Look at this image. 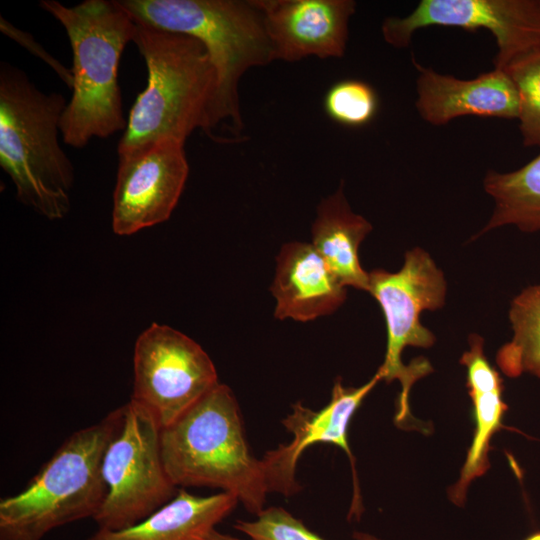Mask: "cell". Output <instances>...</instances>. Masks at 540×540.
Listing matches in <instances>:
<instances>
[{
  "label": "cell",
  "instance_id": "obj_22",
  "mask_svg": "<svg viewBox=\"0 0 540 540\" xmlns=\"http://www.w3.org/2000/svg\"><path fill=\"white\" fill-rule=\"evenodd\" d=\"M323 105L325 113L334 122L348 127H360L375 117L378 97L368 83L343 80L328 89Z\"/></svg>",
  "mask_w": 540,
  "mask_h": 540
},
{
  "label": "cell",
  "instance_id": "obj_2",
  "mask_svg": "<svg viewBox=\"0 0 540 540\" xmlns=\"http://www.w3.org/2000/svg\"><path fill=\"white\" fill-rule=\"evenodd\" d=\"M40 6L62 24L73 54V92L60 120L63 142L80 149L92 138L124 131L118 68L136 35L135 20L117 0H85L72 7L42 0Z\"/></svg>",
  "mask_w": 540,
  "mask_h": 540
},
{
  "label": "cell",
  "instance_id": "obj_8",
  "mask_svg": "<svg viewBox=\"0 0 540 540\" xmlns=\"http://www.w3.org/2000/svg\"><path fill=\"white\" fill-rule=\"evenodd\" d=\"M122 422L102 459L104 502L93 520L98 529L119 530L143 520L176 494L162 460L161 427L152 414L129 400Z\"/></svg>",
  "mask_w": 540,
  "mask_h": 540
},
{
  "label": "cell",
  "instance_id": "obj_21",
  "mask_svg": "<svg viewBox=\"0 0 540 540\" xmlns=\"http://www.w3.org/2000/svg\"><path fill=\"white\" fill-rule=\"evenodd\" d=\"M519 99V129L524 146L540 147V50L525 54L504 69Z\"/></svg>",
  "mask_w": 540,
  "mask_h": 540
},
{
  "label": "cell",
  "instance_id": "obj_25",
  "mask_svg": "<svg viewBox=\"0 0 540 540\" xmlns=\"http://www.w3.org/2000/svg\"><path fill=\"white\" fill-rule=\"evenodd\" d=\"M190 540H250L248 538L235 537L229 534L219 532L216 528L208 531L207 533L194 537Z\"/></svg>",
  "mask_w": 540,
  "mask_h": 540
},
{
  "label": "cell",
  "instance_id": "obj_24",
  "mask_svg": "<svg viewBox=\"0 0 540 540\" xmlns=\"http://www.w3.org/2000/svg\"><path fill=\"white\" fill-rule=\"evenodd\" d=\"M0 20V30L4 34L8 35L10 38H13L19 44L24 46L26 49H29L33 54L45 61L61 78V80L72 89L73 75L71 69L68 70L59 61L48 54L38 43H36L32 35L17 29L3 17H1Z\"/></svg>",
  "mask_w": 540,
  "mask_h": 540
},
{
  "label": "cell",
  "instance_id": "obj_19",
  "mask_svg": "<svg viewBox=\"0 0 540 540\" xmlns=\"http://www.w3.org/2000/svg\"><path fill=\"white\" fill-rule=\"evenodd\" d=\"M483 186L494 210L480 234L506 225L540 231V154L515 171H488Z\"/></svg>",
  "mask_w": 540,
  "mask_h": 540
},
{
  "label": "cell",
  "instance_id": "obj_13",
  "mask_svg": "<svg viewBox=\"0 0 540 540\" xmlns=\"http://www.w3.org/2000/svg\"><path fill=\"white\" fill-rule=\"evenodd\" d=\"M261 12L273 59L300 61L309 56L345 54L353 0H251Z\"/></svg>",
  "mask_w": 540,
  "mask_h": 540
},
{
  "label": "cell",
  "instance_id": "obj_17",
  "mask_svg": "<svg viewBox=\"0 0 540 540\" xmlns=\"http://www.w3.org/2000/svg\"><path fill=\"white\" fill-rule=\"evenodd\" d=\"M238 503L226 492L198 496L181 488L136 524L119 530L97 529L86 540H190L214 529Z\"/></svg>",
  "mask_w": 540,
  "mask_h": 540
},
{
  "label": "cell",
  "instance_id": "obj_18",
  "mask_svg": "<svg viewBox=\"0 0 540 540\" xmlns=\"http://www.w3.org/2000/svg\"><path fill=\"white\" fill-rule=\"evenodd\" d=\"M371 230L370 222L352 211L342 185L317 206L311 244L345 287L368 291L369 272L361 266L359 247Z\"/></svg>",
  "mask_w": 540,
  "mask_h": 540
},
{
  "label": "cell",
  "instance_id": "obj_16",
  "mask_svg": "<svg viewBox=\"0 0 540 540\" xmlns=\"http://www.w3.org/2000/svg\"><path fill=\"white\" fill-rule=\"evenodd\" d=\"M460 363L467 370V387L473 405L475 430L459 480L449 489L450 500L458 506L465 502L470 483L489 468L488 453L492 437L503 427L507 405L503 400V380L483 351V339L472 334L469 349Z\"/></svg>",
  "mask_w": 540,
  "mask_h": 540
},
{
  "label": "cell",
  "instance_id": "obj_14",
  "mask_svg": "<svg viewBox=\"0 0 540 540\" xmlns=\"http://www.w3.org/2000/svg\"><path fill=\"white\" fill-rule=\"evenodd\" d=\"M416 108L421 118L435 126L445 125L462 116L518 118L516 87L501 69L483 73L471 80L440 74L414 62Z\"/></svg>",
  "mask_w": 540,
  "mask_h": 540
},
{
  "label": "cell",
  "instance_id": "obj_9",
  "mask_svg": "<svg viewBox=\"0 0 540 540\" xmlns=\"http://www.w3.org/2000/svg\"><path fill=\"white\" fill-rule=\"evenodd\" d=\"M130 400L156 419L161 429L175 422L219 384L213 361L182 332L158 323L137 338Z\"/></svg>",
  "mask_w": 540,
  "mask_h": 540
},
{
  "label": "cell",
  "instance_id": "obj_6",
  "mask_svg": "<svg viewBox=\"0 0 540 540\" xmlns=\"http://www.w3.org/2000/svg\"><path fill=\"white\" fill-rule=\"evenodd\" d=\"M123 418L122 406L73 432L18 493L0 500V540H42L50 531L94 518L106 495L102 459Z\"/></svg>",
  "mask_w": 540,
  "mask_h": 540
},
{
  "label": "cell",
  "instance_id": "obj_26",
  "mask_svg": "<svg viewBox=\"0 0 540 540\" xmlns=\"http://www.w3.org/2000/svg\"><path fill=\"white\" fill-rule=\"evenodd\" d=\"M524 540H540V531L531 533Z\"/></svg>",
  "mask_w": 540,
  "mask_h": 540
},
{
  "label": "cell",
  "instance_id": "obj_5",
  "mask_svg": "<svg viewBox=\"0 0 540 540\" xmlns=\"http://www.w3.org/2000/svg\"><path fill=\"white\" fill-rule=\"evenodd\" d=\"M67 102L60 93H44L19 68L0 64V166L17 198L50 220L70 209L73 165L58 135Z\"/></svg>",
  "mask_w": 540,
  "mask_h": 540
},
{
  "label": "cell",
  "instance_id": "obj_4",
  "mask_svg": "<svg viewBox=\"0 0 540 540\" xmlns=\"http://www.w3.org/2000/svg\"><path fill=\"white\" fill-rule=\"evenodd\" d=\"M237 399L219 383L161 429L165 470L177 487H209L234 495L259 514L269 493L261 459L250 451Z\"/></svg>",
  "mask_w": 540,
  "mask_h": 540
},
{
  "label": "cell",
  "instance_id": "obj_20",
  "mask_svg": "<svg viewBox=\"0 0 540 540\" xmlns=\"http://www.w3.org/2000/svg\"><path fill=\"white\" fill-rule=\"evenodd\" d=\"M509 320L513 336L498 350V366L509 377L528 373L540 378V284L512 300Z\"/></svg>",
  "mask_w": 540,
  "mask_h": 540
},
{
  "label": "cell",
  "instance_id": "obj_10",
  "mask_svg": "<svg viewBox=\"0 0 540 540\" xmlns=\"http://www.w3.org/2000/svg\"><path fill=\"white\" fill-rule=\"evenodd\" d=\"M430 26L489 30L497 44L494 68L540 50V0H421L406 17L386 18V43L407 47L415 31Z\"/></svg>",
  "mask_w": 540,
  "mask_h": 540
},
{
  "label": "cell",
  "instance_id": "obj_23",
  "mask_svg": "<svg viewBox=\"0 0 540 540\" xmlns=\"http://www.w3.org/2000/svg\"><path fill=\"white\" fill-rule=\"evenodd\" d=\"M234 528L250 540H326L289 511L276 506L264 508L254 520L236 521ZM353 539L381 540L365 532H355Z\"/></svg>",
  "mask_w": 540,
  "mask_h": 540
},
{
  "label": "cell",
  "instance_id": "obj_1",
  "mask_svg": "<svg viewBox=\"0 0 540 540\" xmlns=\"http://www.w3.org/2000/svg\"><path fill=\"white\" fill-rule=\"evenodd\" d=\"M136 23L186 34L206 48L217 74L207 135L234 140L243 129L238 86L250 68L272 62L273 50L261 12L251 0H117ZM233 139V138H232Z\"/></svg>",
  "mask_w": 540,
  "mask_h": 540
},
{
  "label": "cell",
  "instance_id": "obj_12",
  "mask_svg": "<svg viewBox=\"0 0 540 540\" xmlns=\"http://www.w3.org/2000/svg\"><path fill=\"white\" fill-rule=\"evenodd\" d=\"M381 380L378 371L359 387H345L337 380L329 402L321 409H310L301 401L292 406V411L282 420V425L293 436L291 441L269 450L261 459L269 493L284 496L298 493L301 486L296 480V467L303 452L314 444H333L345 452L352 468L353 498L348 519L360 518L363 505L348 430L354 414Z\"/></svg>",
  "mask_w": 540,
  "mask_h": 540
},
{
  "label": "cell",
  "instance_id": "obj_11",
  "mask_svg": "<svg viewBox=\"0 0 540 540\" xmlns=\"http://www.w3.org/2000/svg\"><path fill=\"white\" fill-rule=\"evenodd\" d=\"M117 154L114 233L129 236L168 220L189 174L184 143L162 140Z\"/></svg>",
  "mask_w": 540,
  "mask_h": 540
},
{
  "label": "cell",
  "instance_id": "obj_15",
  "mask_svg": "<svg viewBox=\"0 0 540 540\" xmlns=\"http://www.w3.org/2000/svg\"><path fill=\"white\" fill-rule=\"evenodd\" d=\"M270 291L277 319L308 322L332 314L346 299V287L311 243L284 244L276 258Z\"/></svg>",
  "mask_w": 540,
  "mask_h": 540
},
{
  "label": "cell",
  "instance_id": "obj_3",
  "mask_svg": "<svg viewBox=\"0 0 540 540\" xmlns=\"http://www.w3.org/2000/svg\"><path fill=\"white\" fill-rule=\"evenodd\" d=\"M133 43L147 67V86L129 111L117 153L162 140L185 143L207 133L217 89L215 67L196 38L137 23Z\"/></svg>",
  "mask_w": 540,
  "mask_h": 540
},
{
  "label": "cell",
  "instance_id": "obj_7",
  "mask_svg": "<svg viewBox=\"0 0 540 540\" xmlns=\"http://www.w3.org/2000/svg\"><path fill=\"white\" fill-rule=\"evenodd\" d=\"M446 290L442 271L419 247L406 252L399 271L375 269L369 272L367 292L379 303L387 328L385 358L377 371L387 383L397 379L401 384L395 415L399 426L412 418L408 403L412 385L432 371L424 358L404 365L402 352L407 346L429 348L434 344L435 336L421 324L420 315L426 310L440 309L445 303Z\"/></svg>",
  "mask_w": 540,
  "mask_h": 540
}]
</instances>
